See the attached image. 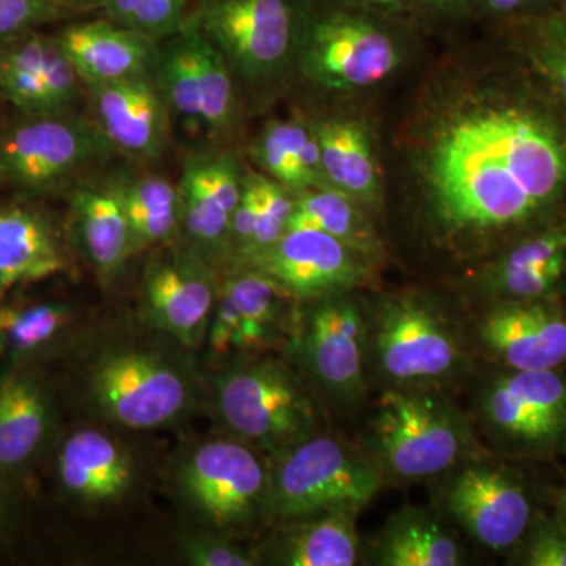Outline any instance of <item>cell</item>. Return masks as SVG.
I'll return each mask as SVG.
<instances>
[{
  "label": "cell",
  "instance_id": "13",
  "mask_svg": "<svg viewBox=\"0 0 566 566\" xmlns=\"http://www.w3.org/2000/svg\"><path fill=\"white\" fill-rule=\"evenodd\" d=\"M400 52L371 22L335 14L324 18L297 41L296 63L307 80L331 91H359L397 70Z\"/></svg>",
  "mask_w": 566,
  "mask_h": 566
},
{
  "label": "cell",
  "instance_id": "26",
  "mask_svg": "<svg viewBox=\"0 0 566 566\" xmlns=\"http://www.w3.org/2000/svg\"><path fill=\"white\" fill-rule=\"evenodd\" d=\"M120 182L133 256L177 243L181 222L177 185L153 174L120 175Z\"/></svg>",
  "mask_w": 566,
  "mask_h": 566
},
{
  "label": "cell",
  "instance_id": "23",
  "mask_svg": "<svg viewBox=\"0 0 566 566\" xmlns=\"http://www.w3.org/2000/svg\"><path fill=\"white\" fill-rule=\"evenodd\" d=\"M65 238L46 212L32 205L0 207V301L17 286L69 271Z\"/></svg>",
  "mask_w": 566,
  "mask_h": 566
},
{
  "label": "cell",
  "instance_id": "33",
  "mask_svg": "<svg viewBox=\"0 0 566 566\" xmlns=\"http://www.w3.org/2000/svg\"><path fill=\"white\" fill-rule=\"evenodd\" d=\"M524 408L545 431L547 441L566 427V382L554 370H513L502 376Z\"/></svg>",
  "mask_w": 566,
  "mask_h": 566
},
{
  "label": "cell",
  "instance_id": "19",
  "mask_svg": "<svg viewBox=\"0 0 566 566\" xmlns=\"http://www.w3.org/2000/svg\"><path fill=\"white\" fill-rule=\"evenodd\" d=\"M66 197L71 243L99 282L114 281L134 259L120 175H92L70 188Z\"/></svg>",
  "mask_w": 566,
  "mask_h": 566
},
{
  "label": "cell",
  "instance_id": "30",
  "mask_svg": "<svg viewBox=\"0 0 566 566\" xmlns=\"http://www.w3.org/2000/svg\"><path fill=\"white\" fill-rule=\"evenodd\" d=\"M319 230L342 241L367 259L378 256L379 241L374 227L352 197L333 188L294 193L289 230Z\"/></svg>",
  "mask_w": 566,
  "mask_h": 566
},
{
  "label": "cell",
  "instance_id": "22",
  "mask_svg": "<svg viewBox=\"0 0 566 566\" xmlns=\"http://www.w3.org/2000/svg\"><path fill=\"white\" fill-rule=\"evenodd\" d=\"M84 87L111 84L155 70L159 43L102 20L73 22L55 35Z\"/></svg>",
  "mask_w": 566,
  "mask_h": 566
},
{
  "label": "cell",
  "instance_id": "28",
  "mask_svg": "<svg viewBox=\"0 0 566 566\" xmlns=\"http://www.w3.org/2000/svg\"><path fill=\"white\" fill-rule=\"evenodd\" d=\"M460 545L449 528L420 510H405L389 521L378 545L376 564L385 566H457Z\"/></svg>",
  "mask_w": 566,
  "mask_h": 566
},
{
  "label": "cell",
  "instance_id": "36",
  "mask_svg": "<svg viewBox=\"0 0 566 566\" xmlns=\"http://www.w3.org/2000/svg\"><path fill=\"white\" fill-rule=\"evenodd\" d=\"M182 560L192 566H253L260 557L216 532H185L178 538Z\"/></svg>",
  "mask_w": 566,
  "mask_h": 566
},
{
  "label": "cell",
  "instance_id": "48",
  "mask_svg": "<svg viewBox=\"0 0 566 566\" xmlns=\"http://www.w3.org/2000/svg\"><path fill=\"white\" fill-rule=\"evenodd\" d=\"M442 2H452V0H442Z\"/></svg>",
  "mask_w": 566,
  "mask_h": 566
},
{
  "label": "cell",
  "instance_id": "5",
  "mask_svg": "<svg viewBox=\"0 0 566 566\" xmlns=\"http://www.w3.org/2000/svg\"><path fill=\"white\" fill-rule=\"evenodd\" d=\"M212 389L223 428L270 457L315 434L314 401L300 379L277 360L230 365L216 376Z\"/></svg>",
  "mask_w": 566,
  "mask_h": 566
},
{
  "label": "cell",
  "instance_id": "9",
  "mask_svg": "<svg viewBox=\"0 0 566 566\" xmlns=\"http://www.w3.org/2000/svg\"><path fill=\"white\" fill-rule=\"evenodd\" d=\"M368 348L394 387L428 389L463 370L455 327L439 308L417 296L390 297L368 322Z\"/></svg>",
  "mask_w": 566,
  "mask_h": 566
},
{
  "label": "cell",
  "instance_id": "43",
  "mask_svg": "<svg viewBox=\"0 0 566 566\" xmlns=\"http://www.w3.org/2000/svg\"><path fill=\"white\" fill-rule=\"evenodd\" d=\"M55 2L74 11V13H80V11L85 10L103 9L106 0H55Z\"/></svg>",
  "mask_w": 566,
  "mask_h": 566
},
{
  "label": "cell",
  "instance_id": "42",
  "mask_svg": "<svg viewBox=\"0 0 566 566\" xmlns=\"http://www.w3.org/2000/svg\"><path fill=\"white\" fill-rule=\"evenodd\" d=\"M523 560L531 566H566V527L539 524L528 539Z\"/></svg>",
  "mask_w": 566,
  "mask_h": 566
},
{
  "label": "cell",
  "instance_id": "47",
  "mask_svg": "<svg viewBox=\"0 0 566 566\" xmlns=\"http://www.w3.org/2000/svg\"><path fill=\"white\" fill-rule=\"evenodd\" d=\"M565 24H566V0H565Z\"/></svg>",
  "mask_w": 566,
  "mask_h": 566
},
{
  "label": "cell",
  "instance_id": "31",
  "mask_svg": "<svg viewBox=\"0 0 566 566\" xmlns=\"http://www.w3.org/2000/svg\"><path fill=\"white\" fill-rule=\"evenodd\" d=\"M193 63H196L197 95H199L200 129L211 140H223L232 136L240 103L237 81L221 52L203 35L191 14Z\"/></svg>",
  "mask_w": 566,
  "mask_h": 566
},
{
  "label": "cell",
  "instance_id": "21",
  "mask_svg": "<svg viewBox=\"0 0 566 566\" xmlns=\"http://www.w3.org/2000/svg\"><path fill=\"white\" fill-rule=\"evenodd\" d=\"M483 346L512 370H554L566 360V318L532 300L493 308L479 326Z\"/></svg>",
  "mask_w": 566,
  "mask_h": 566
},
{
  "label": "cell",
  "instance_id": "14",
  "mask_svg": "<svg viewBox=\"0 0 566 566\" xmlns=\"http://www.w3.org/2000/svg\"><path fill=\"white\" fill-rule=\"evenodd\" d=\"M245 172L229 148H207L186 158L180 181V238L177 243L223 268L230 227L243 193Z\"/></svg>",
  "mask_w": 566,
  "mask_h": 566
},
{
  "label": "cell",
  "instance_id": "3",
  "mask_svg": "<svg viewBox=\"0 0 566 566\" xmlns=\"http://www.w3.org/2000/svg\"><path fill=\"white\" fill-rule=\"evenodd\" d=\"M115 155L92 117L76 111L21 114L0 132V186L22 199L66 192Z\"/></svg>",
  "mask_w": 566,
  "mask_h": 566
},
{
  "label": "cell",
  "instance_id": "44",
  "mask_svg": "<svg viewBox=\"0 0 566 566\" xmlns=\"http://www.w3.org/2000/svg\"><path fill=\"white\" fill-rule=\"evenodd\" d=\"M6 485H9V483L0 482V535H2L3 528H6L10 513L9 493H7Z\"/></svg>",
  "mask_w": 566,
  "mask_h": 566
},
{
  "label": "cell",
  "instance_id": "6",
  "mask_svg": "<svg viewBox=\"0 0 566 566\" xmlns=\"http://www.w3.org/2000/svg\"><path fill=\"white\" fill-rule=\"evenodd\" d=\"M371 441L385 474L420 480L458 468L471 433L441 395L419 387H390L376 405Z\"/></svg>",
  "mask_w": 566,
  "mask_h": 566
},
{
  "label": "cell",
  "instance_id": "35",
  "mask_svg": "<svg viewBox=\"0 0 566 566\" xmlns=\"http://www.w3.org/2000/svg\"><path fill=\"white\" fill-rule=\"evenodd\" d=\"M256 186H259V216H256L255 234H253L251 249L243 259L275 243L289 230L294 208V193L281 182L274 181L266 175L256 174Z\"/></svg>",
  "mask_w": 566,
  "mask_h": 566
},
{
  "label": "cell",
  "instance_id": "46",
  "mask_svg": "<svg viewBox=\"0 0 566 566\" xmlns=\"http://www.w3.org/2000/svg\"><path fill=\"white\" fill-rule=\"evenodd\" d=\"M375 2L395 3V2H401V0H375Z\"/></svg>",
  "mask_w": 566,
  "mask_h": 566
},
{
  "label": "cell",
  "instance_id": "24",
  "mask_svg": "<svg viewBox=\"0 0 566 566\" xmlns=\"http://www.w3.org/2000/svg\"><path fill=\"white\" fill-rule=\"evenodd\" d=\"M314 132L329 188L357 203H378V166L363 123L353 118H326L316 123Z\"/></svg>",
  "mask_w": 566,
  "mask_h": 566
},
{
  "label": "cell",
  "instance_id": "39",
  "mask_svg": "<svg viewBox=\"0 0 566 566\" xmlns=\"http://www.w3.org/2000/svg\"><path fill=\"white\" fill-rule=\"evenodd\" d=\"M531 57L554 92L566 104V24L547 22L531 43Z\"/></svg>",
  "mask_w": 566,
  "mask_h": 566
},
{
  "label": "cell",
  "instance_id": "34",
  "mask_svg": "<svg viewBox=\"0 0 566 566\" xmlns=\"http://www.w3.org/2000/svg\"><path fill=\"white\" fill-rule=\"evenodd\" d=\"M191 0H106L104 18L156 43L175 35L191 17Z\"/></svg>",
  "mask_w": 566,
  "mask_h": 566
},
{
  "label": "cell",
  "instance_id": "45",
  "mask_svg": "<svg viewBox=\"0 0 566 566\" xmlns=\"http://www.w3.org/2000/svg\"><path fill=\"white\" fill-rule=\"evenodd\" d=\"M490 3L491 9L497 11H510L515 10L523 3L534 2V0H486Z\"/></svg>",
  "mask_w": 566,
  "mask_h": 566
},
{
  "label": "cell",
  "instance_id": "1",
  "mask_svg": "<svg viewBox=\"0 0 566 566\" xmlns=\"http://www.w3.org/2000/svg\"><path fill=\"white\" fill-rule=\"evenodd\" d=\"M420 210L439 244L479 248L566 188V142L542 115L482 81L458 82L417 123L409 150Z\"/></svg>",
  "mask_w": 566,
  "mask_h": 566
},
{
  "label": "cell",
  "instance_id": "25",
  "mask_svg": "<svg viewBox=\"0 0 566 566\" xmlns=\"http://www.w3.org/2000/svg\"><path fill=\"white\" fill-rule=\"evenodd\" d=\"M357 512L337 510L289 523L274 549L286 566H353L359 558Z\"/></svg>",
  "mask_w": 566,
  "mask_h": 566
},
{
  "label": "cell",
  "instance_id": "12",
  "mask_svg": "<svg viewBox=\"0 0 566 566\" xmlns=\"http://www.w3.org/2000/svg\"><path fill=\"white\" fill-rule=\"evenodd\" d=\"M363 253L319 230H286L275 243L245 256L227 271L252 270L300 303L346 293L368 277Z\"/></svg>",
  "mask_w": 566,
  "mask_h": 566
},
{
  "label": "cell",
  "instance_id": "41",
  "mask_svg": "<svg viewBox=\"0 0 566 566\" xmlns=\"http://www.w3.org/2000/svg\"><path fill=\"white\" fill-rule=\"evenodd\" d=\"M566 255V232H551L532 238L512 249L494 268L497 270H523L543 266L557 256Z\"/></svg>",
  "mask_w": 566,
  "mask_h": 566
},
{
  "label": "cell",
  "instance_id": "38",
  "mask_svg": "<svg viewBox=\"0 0 566 566\" xmlns=\"http://www.w3.org/2000/svg\"><path fill=\"white\" fill-rule=\"evenodd\" d=\"M74 14L55 0H0V41L36 31Z\"/></svg>",
  "mask_w": 566,
  "mask_h": 566
},
{
  "label": "cell",
  "instance_id": "7",
  "mask_svg": "<svg viewBox=\"0 0 566 566\" xmlns=\"http://www.w3.org/2000/svg\"><path fill=\"white\" fill-rule=\"evenodd\" d=\"M175 486L205 531L230 536L268 515L270 464L233 436L210 439L182 458Z\"/></svg>",
  "mask_w": 566,
  "mask_h": 566
},
{
  "label": "cell",
  "instance_id": "4",
  "mask_svg": "<svg viewBox=\"0 0 566 566\" xmlns=\"http://www.w3.org/2000/svg\"><path fill=\"white\" fill-rule=\"evenodd\" d=\"M268 516L293 523L319 513H359L385 485L375 458L331 438L312 434L270 457Z\"/></svg>",
  "mask_w": 566,
  "mask_h": 566
},
{
  "label": "cell",
  "instance_id": "17",
  "mask_svg": "<svg viewBox=\"0 0 566 566\" xmlns=\"http://www.w3.org/2000/svg\"><path fill=\"white\" fill-rule=\"evenodd\" d=\"M93 120L118 155L137 163L158 161L167 150L170 115L155 70L111 84L85 87Z\"/></svg>",
  "mask_w": 566,
  "mask_h": 566
},
{
  "label": "cell",
  "instance_id": "11",
  "mask_svg": "<svg viewBox=\"0 0 566 566\" xmlns=\"http://www.w3.org/2000/svg\"><path fill=\"white\" fill-rule=\"evenodd\" d=\"M297 323L294 352L305 374L338 400L365 392L368 319L348 292L311 301Z\"/></svg>",
  "mask_w": 566,
  "mask_h": 566
},
{
  "label": "cell",
  "instance_id": "15",
  "mask_svg": "<svg viewBox=\"0 0 566 566\" xmlns=\"http://www.w3.org/2000/svg\"><path fill=\"white\" fill-rule=\"evenodd\" d=\"M444 505L480 545L504 551L516 545L531 524V502L515 476L485 463L457 469L444 490Z\"/></svg>",
  "mask_w": 566,
  "mask_h": 566
},
{
  "label": "cell",
  "instance_id": "8",
  "mask_svg": "<svg viewBox=\"0 0 566 566\" xmlns=\"http://www.w3.org/2000/svg\"><path fill=\"white\" fill-rule=\"evenodd\" d=\"M191 14L226 59L234 81L255 95L277 87L296 63L289 0H196Z\"/></svg>",
  "mask_w": 566,
  "mask_h": 566
},
{
  "label": "cell",
  "instance_id": "29",
  "mask_svg": "<svg viewBox=\"0 0 566 566\" xmlns=\"http://www.w3.org/2000/svg\"><path fill=\"white\" fill-rule=\"evenodd\" d=\"M73 323L69 304H0V359L7 365L33 364L62 344Z\"/></svg>",
  "mask_w": 566,
  "mask_h": 566
},
{
  "label": "cell",
  "instance_id": "18",
  "mask_svg": "<svg viewBox=\"0 0 566 566\" xmlns=\"http://www.w3.org/2000/svg\"><path fill=\"white\" fill-rule=\"evenodd\" d=\"M55 434L50 386L32 364L7 365L0 375V482L24 475Z\"/></svg>",
  "mask_w": 566,
  "mask_h": 566
},
{
  "label": "cell",
  "instance_id": "40",
  "mask_svg": "<svg viewBox=\"0 0 566 566\" xmlns=\"http://www.w3.org/2000/svg\"><path fill=\"white\" fill-rule=\"evenodd\" d=\"M205 342H208V348L214 356H227L240 349H249L243 319L222 289H219L218 301H216Z\"/></svg>",
  "mask_w": 566,
  "mask_h": 566
},
{
  "label": "cell",
  "instance_id": "37",
  "mask_svg": "<svg viewBox=\"0 0 566 566\" xmlns=\"http://www.w3.org/2000/svg\"><path fill=\"white\" fill-rule=\"evenodd\" d=\"M566 270V255L557 256L549 263L523 270L491 271L490 286L504 296L516 300H534L549 292Z\"/></svg>",
  "mask_w": 566,
  "mask_h": 566
},
{
  "label": "cell",
  "instance_id": "27",
  "mask_svg": "<svg viewBox=\"0 0 566 566\" xmlns=\"http://www.w3.org/2000/svg\"><path fill=\"white\" fill-rule=\"evenodd\" d=\"M253 156L266 177L293 193L329 188L314 126L297 120L271 122L256 140Z\"/></svg>",
  "mask_w": 566,
  "mask_h": 566
},
{
  "label": "cell",
  "instance_id": "16",
  "mask_svg": "<svg viewBox=\"0 0 566 566\" xmlns=\"http://www.w3.org/2000/svg\"><path fill=\"white\" fill-rule=\"evenodd\" d=\"M84 91L55 36L32 31L0 41V95L20 114L76 111Z\"/></svg>",
  "mask_w": 566,
  "mask_h": 566
},
{
  "label": "cell",
  "instance_id": "20",
  "mask_svg": "<svg viewBox=\"0 0 566 566\" xmlns=\"http://www.w3.org/2000/svg\"><path fill=\"white\" fill-rule=\"evenodd\" d=\"M63 494L85 506L114 505L132 493L137 469L129 450L99 428L71 431L55 453Z\"/></svg>",
  "mask_w": 566,
  "mask_h": 566
},
{
  "label": "cell",
  "instance_id": "2",
  "mask_svg": "<svg viewBox=\"0 0 566 566\" xmlns=\"http://www.w3.org/2000/svg\"><path fill=\"white\" fill-rule=\"evenodd\" d=\"M84 397L96 416L115 427L158 430L192 411L197 379L177 349L117 344L96 354L88 365Z\"/></svg>",
  "mask_w": 566,
  "mask_h": 566
},
{
  "label": "cell",
  "instance_id": "10",
  "mask_svg": "<svg viewBox=\"0 0 566 566\" xmlns=\"http://www.w3.org/2000/svg\"><path fill=\"white\" fill-rule=\"evenodd\" d=\"M218 271L180 243L159 249L142 274L145 322L182 348H202L221 289Z\"/></svg>",
  "mask_w": 566,
  "mask_h": 566
},
{
  "label": "cell",
  "instance_id": "32",
  "mask_svg": "<svg viewBox=\"0 0 566 566\" xmlns=\"http://www.w3.org/2000/svg\"><path fill=\"white\" fill-rule=\"evenodd\" d=\"M221 289L232 300L244 324L248 348L262 346L275 333L285 294L263 274L252 270L227 271Z\"/></svg>",
  "mask_w": 566,
  "mask_h": 566
}]
</instances>
